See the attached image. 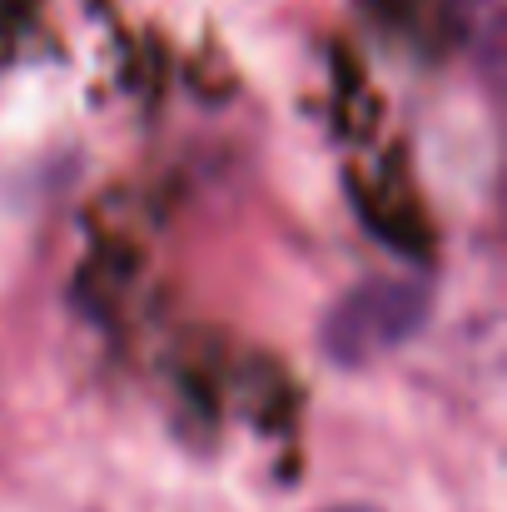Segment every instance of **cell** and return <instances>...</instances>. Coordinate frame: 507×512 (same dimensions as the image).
<instances>
[{
  "label": "cell",
  "instance_id": "1",
  "mask_svg": "<svg viewBox=\"0 0 507 512\" xmlns=\"http://www.w3.org/2000/svg\"><path fill=\"white\" fill-rule=\"evenodd\" d=\"M428 319H433V289L423 279H368L324 314L319 343L338 368H368L418 339Z\"/></svg>",
  "mask_w": 507,
  "mask_h": 512
},
{
  "label": "cell",
  "instance_id": "2",
  "mask_svg": "<svg viewBox=\"0 0 507 512\" xmlns=\"http://www.w3.org/2000/svg\"><path fill=\"white\" fill-rule=\"evenodd\" d=\"M324 512H378V508H368V503H338V508H324Z\"/></svg>",
  "mask_w": 507,
  "mask_h": 512
}]
</instances>
